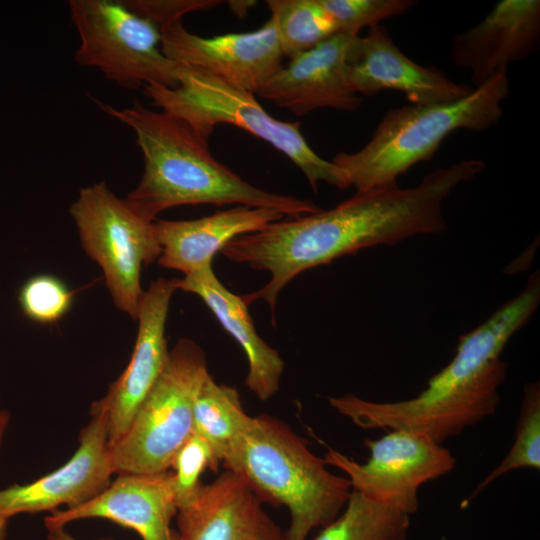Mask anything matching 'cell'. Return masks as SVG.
Segmentation results:
<instances>
[{
    "instance_id": "obj_31",
    "label": "cell",
    "mask_w": 540,
    "mask_h": 540,
    "mask_svg": "<svg viewBox=\"0 0 540 540\" xmlns=\"http://www.w3.org/2000/svg\"><path fill=\"white\" fill-rule=\"evenodd\" d=\"M9 519L10 518L0 515V540H6L7 538Z\"/></svg>"
},
{
    "instance_id": "obj_12",
    "label": "cell",
    "mask_w": 540,
    "mask_h": 540,
    "mask_svg": "<svg viewBox=\"0 0 540 540\" xmlns=\"http://www.w3.org/2000/svg\"><path fill=\"white\" fill-rule=\"evenodd\" d=\"M365 36L355 35L346 52L350 86L358 95L371 96L392 89L412 104L432 105L458 100L474 87L449 79L435 66H422L407 57L394 43L385 26L368 27Z\"/></svg>"
},
{
    "instance_id": "obj_26",
    "label": "cell",
    "mask_w": 540,
    "mask_h": 540,
    "mask_svg": "<svg viewBox=\"0 0 540 540\" xmlns=\"http://www.w3.org/2000/svg\"><path fill=\"white\" fill-rule=\"evenodd\" d=\"M339 32L359 33L365 26L401 15L416 5L414 0H320Z\"/></svg>"
},
{
    "instance_id": "obj_21",
    "label": "cell",
    "mask_w": 540,
    "mask_h": 540,
    "mask_svg": "<svg viewBox=\"0 0 540 540\" xmlns=\"http://www.w3.org/2000/svg\"><path fill=\"white\" fill-rule=\"evenodd\" d=\"M409 517L352 490L340 514L314 540H407Z\"/></svg>"
},
{
    "instance_id": "obj_10",
    "label": "cell",
    "mask_w": 540,
    "mask_h": 540,
    "mask_svg": "<svg viewBox=\"0 0 540 540\" xmlns=\"http://www.w3.org/2000/svg\"><path fill=\"white\" fill-rule=\"evenodd\" d=\"M161 49L170 60L201 69L227 84L257 94L282 66L275 20L258 29L203 37L189 32L182 19L159 26Z\"/></svg>"
},
{
    "instance_id": "obj_30",
    "label": "cell",
    "mask_w": 540,
    "mask_h": 540,
    "mask_svg": "<svg viewBox=\"0 0 540 540\" xmlns=\"http://www.w3.org/2000/svg\"><path fill=\"white\" fill-rule=\"evenodd\" d=\"M11 420V413L6 409L0 410V451L4 441V436Z\"/></svg>"
},
{
    "instance_id": "obj_24",
    "label": "cell",
    "mask_w": 540,
    "mask_h": 540,
    "mask_svg": "<svg viewBox=\"0 0 540 540\" xmlns=\"http://www.w3.org/2000/svg\"><path fill=\"white\" fill-rule=\"evenodd\" d=\"M220 461L205 439L192 432L176 452L171 468L172 486L177 510L189 505L202 487L201 475L217 471Z\"/></svg>"
},
{
    "instance_id": "obj_16",
    "label": "cell",
    "mask_w": 540,
    "mask_h": 540,
    "mask_svg": "<svg viewBox=\"0 0 540 540\" xmlns=\"http://www.w3.org/2000/svg\"><path fill=\"white\" fill-rule=\"evenodd\" d=\"M540 47V1L500 0L476 25L454 37V64L470 71L474 88Z\"/></svg>"
},
{
    "instance_id": "obj_25",
    "label": "cell",
    "mask_w": 540,
    "mask_h": 540,
    "mask_svg": "<svg viewBox=\"0 0 540 540\" xmlns=\"http://www.w3.org/2000/svg\"><path fill=\"white\" fill-rule=\"evenodd\" d=\"M74 292L59 278L40 274L20 288L18 301L25 316L40 324H53L70 310Z\"/></svg>"
},
{
    "instance_id": "obj_19",
    "label": "cell",
    "mask_w": 540,
    "mask_h": 540,
    "mask_svg": "<svg viewBox=\"0 0 540 540\" xmlns=\"http://www.w3.org/2000/svg\"><path fill=\"white\" fill-rule=\"evenodd\" d=\"M176 289L195 294L203 300L246 355L249 369L245 386L259 400L270 399L279 390L284 361L258 335L242 296L229 291L216 277L212 267L177 279Z\"/></svg>"
},
{
    "instance_id": "obj_9",
    "label": "cell",
    "mask_w": 540,
    "mask_h": 540,
    "mask_svg": "<svg viewBox=\"0 0 540 540\" xmlns=\"http://www.w3.org/2000/svg\"><path fill=\"white\" fill-rule=\"evenodd\" d=\"M364 445L370 457L363 464L330 447L323 459L347 475L352 490L408 515L418 510L419 488L456 466L448 449L416 432L390 430L379 439L366 438Z\"/></svg>"
},
{
    "instance_id": "obj_28",
    "label": "cell",
    "mask_w": 540,
    "mask_h": 540,
    "mask_svg": "<svg viewBox=\"0 0 540 540\" xmlns=\"http://www.w3.org/2000/svg\"><path fill=\"white\" fill-rule=\"evenodd\" d=\"M256 1H229L228 5L238 17H245L248 11L256 4Z\"/></svg>"
},
{
    "instance_id": "obj_14",
    "label": "cell",
    "mask_w": 540,
    "mask_h": 540,
    "mask_svg": "<svg viewBox=\"0 0 540 540\" xmlns=\"http://www.w3.org/2000/svg\"><path fill=\"white\" fill-rule=\"evenodd\" d=\"M357 34L339 32L290 59L256 95L297 116L324 108L358 109L362 99L350 86L346 66L349 43Z\"/></svg>"
},
{
    "instance_id": "obj_6",
    "label": "cell",
    "mask_w": 540,
    "mask_h": 540,
    "mask_svg": "<svg viewBox=\"0 0 540 540\" xmlns=\"http://www.w3.org/2000/svg\"><path fill=\"white\" fill-rule=\"evenodd\" d=\"M201 347L181 338L123 436L109 447L114 473L168 472L193 432L195 398L209 376Z\"/></svg>"
},
{
    "instance_id": "obj_29",
    "label": "cell",
    "mask_w": 540,
    "mask_h": 540,
    "mask_svg": "<svg viewBox=\"0 0 540 540\" xmlns=\"http://www.w3.org/2000/svg\"><path fill=\"white\" fill-rule=\"evenodd\" d=\"M48 530L47 540H79L72 536L65 527L50 528ZM98 540H113L111 538H103Z\"/></svg>"
},
{
    "instance_id": "obj_27",
    "label": "cell",
    "mask_w": 540,
    "mask_h": 540,
    "mask_svg": "<svg viewBox=\"0 0 540 540\" xmlns=\"http://www.w3.org/2000/svg\"><path fill=\"white\" fill-rule=\"evenodd\" d=\"M124 4L136 14L154 22L158 27L185 14L204 11L220 5L216 0H125Z\"/></svg>"
},
{
    "instance_id": "obj_4",
    "label": "cell",
    "mask_w": 540,
    "mask_h": 540,
    "mask_svg": "<svg viewBox=\"0 0 540 540\" xmlns=\"http://www.w3.org/2000/svg\"><path fill=\"white\" fill-rule=\"evenodd\" d=\"M509 91L507 71H502L458 100L391 108L366 145L356 152H340L332 162L356 191L395 183L415 164L430 160L450 133L496 125Z\"/></svg>"
},
{
    "instance_id": "obj_22",
    "label": "cell",
    "mask_w": 540,
    "mask_h": 540,
    "mask_svg": "<svg viewBox=\"0 0 540 540\" xmlns=\"http://www.w3.org/2000/svg\"><path fill=\"white\" fill-rule=\"evenodd\" d=\"M265 3L275 20L283 56L289 60L339 33L320 0H267Z\"/></svg>"
},
{
    "instance_id": "obj_3",
    "label": "cell",
    "mask_w": 540,
    "mask_h": 540,
    "mask_svg": "<svg viewBox=\"0 0 540 540\" xmlns=\"http://www.w3.org/2000/svg\"><path fill=\"white\" fill-rule=\"evenodd\" d=\"M221 463L262 503L287 507L291 521L283 540H306L340 514L352 492L347 477L330 472L302 437L266 414L251 416Z\"/></svg>"
},
{
    "instance_id": "obj_8",
    "label": "cell",
    "mask_w": 540,
    "mask_h": 540,
    "mask_svg": "<svg viewBox=\"0 0 540 540\" xmlns=\"http://www.w3.org/2000/svg\"><path fill=\"white\" fill-rule=\"evenodd\" d=\"M79 34V65L98 69L117 85L134 90L148 84L175 88L180 64L161 49L159 27L131 11L123 1L70 0Z\"/></svg>"
},
{
    "instance_id": "obj_20",
    "label": "cell",
    "mask_w": 540,
    "mask_h": 540,
    "mask_svg": "<svg viewBox=\"0 0 540 540\" xmlns=\"http://www.w3.org/2000/svg\"><path fill=\"white\" fill-rule=\"evenodd\" d=\"M250 419L234 387L216 383L211 375L205 379L193 405V432L207 441L220 463Z\"/></svg>"
},
{
    "instance_id": "obj_23",
    "label": "cell",
    "mask_w": 540,
    "mask_h": 540,
    "mask_svg": "<svg viewBox=\"0 0 540 540\" xmlns=\"http://www.w3.org/2000/svg\"><path fill=\"white\" fill-rule=\"evenodd\" d=\"M540 469V387L539 382L524 386L514 442L504 459L478 484L462 502L464 507L493 481L508 472L520 469Z\"/></svg>"
},
{
    "instance_id": "obj_17",
    "label": "cell",
    "mask_w": 540,
    "mask_h": 540,
    "mask_svg": "<svg viewBox=\"0 0 540 540\" xmlns=\"http://www.w3.org/2000/svg\"><path fill=\"white\" fill-rule=\"evenodd\" d=\"M180 540H283L245 480L225 470L202 485L195 499L177 511Z\"/></svg>"
},
{
    "instance_id": "obj_7",
    "label": "cell",
    "mask_w": 540,
    "mask_h": 540,
    "mask_svg": "<svg viewBox=\"0 0 540 540\" xmlns=\"http://www.w3.org/2000/svg\"><path fill=\"white\" fill-rule=\"evenodd\" d=\"M69 213L84 251L103 271L114 305L136 321L145 291L142 268L161 255L153 222L117 197L104 181L82 188Z\"/></svg>"
},
{
    "instance_id": "obj_11",
    "label": "cell",
    "mask_w": 540,
    "mask_h": 540,
    "mask_svg": "<svg viewBox=\"0 0 540 540\" xmlns=\"http://www.w3.org/2000/svg\"><path fill=\"white\" fill-rule=\"evenodd\" d=\"M90 415L80 432L77 450L65 464L30 483L0 489V515L11 518L22 513L52 512L62 505L77 507L108 487L115 473L109 453L107 413L100 399L91 405Z\"/></svg>"
},
{
    "instance_id": "obj_1",
    "label": "cell",
    "mask_w": 540,
    "mask_h": 540,
    "mask_svg": "<svg viewBox=\"0 0 540 540\" xmlns=\"http://www.w3.org/2000/svg\"><path fill=\"white\" fill-rule=\"evenodd\" d=\"M484 168L482 160L467 159L430 172L415 187L400 188L395 182L356 191L330 210L281 219L238 236L220 253L270 273L265 286L242 298L247 305L263 299L274 311L280 291L308 269L363 248L442 232L443 202Z\"/></svg>"
},
{
    "instance_id": "obj_18",
    "label": "cell",
    "mask_w": 540,
    "mask_h": 540,
    "mask_svg": "<svg viewBox=\"0 0 540 540\" xmlns=\"http://www.w3.org/2000/svg\"><path fill=\"white\" fill-rule=\"evenodd\" d=\"M284 217L273 209L238 205L193 220L156 219L153 226L161 246L157 262L184 275L211 268L215 254L230 241Z\"/></svg>"
},
{
    "instance_id": "obj_5",
    "label": "cell",
    "mask_w": 540,
    "mask_h": 540,
    "mask_svg": "<svg viewBox=\"0 0 540 540\" xmlns=\"http://www.w3.org/2000/svg\"><path fill=\"white\" fill-rule=\"evenodd\" d=\"M178 82L175 88L145 85L144 94L161 111L185 121L203 141L208 142L217 125L230 124L266 141L287 156L305 175L314 192L320 182L341 190L351 186L339 167L310 147L301 133L299 121L274 118L254 94L198 68L180 64Z\"/></svg>"
},
{
    "instance_id": "obj_2",
    "label": "cell",
    "mask_w": 540,
    "mask_h": 540,
    "mask_svg": "<svg viewBox=\"0 0 540 540\" xmlns=\"http://www.w3.org/2000/svg\"><path fill=\"white\" fill-rule=\"evenodd\" d=\"M95 102L136 135L144 171L126 201L147 221L154 222L160 212L182 205L238 204L273 209L291 218L321 210L310 200L251 185L218 162L208 142L182 119L137 100L122 109Z\"/></svg>"
},
{
    "instance_id": "obj_15",
    "label": "cell",
    "mask_w": 540,
    "mask_h": 540,
    "mask_svg": "<svg viewBox=\"0 0 540 540\" xmlns=\"http://www.w3.org/2000/svg\"><path fill=\"white\" fill-rule=\"evenodd\" d=\"M91 500L73 508L52 511L47 529L89 518H101L136 531L142 540H180L172 530L177 514L172 473H123Z\"/></svg>"
},
{
    "instance_id": "obj_13",
    "label": "cell",
    "mask_w": 540,
    "mask_h": 540,
    "mask_svg": "<svg viewBox=\"0 0 540 540\" xmlns=\"http://www.w3.org/2000/svg\"><path fill=\"white\" fill-rule=\"evenodd\" d=\"M177 279L158 278L144 291L133 353L122 374L100 400L107 413L109 447L128 429L137 409L163 371L169 349L166 321Z\"/></svg>"
}]
</instances>
